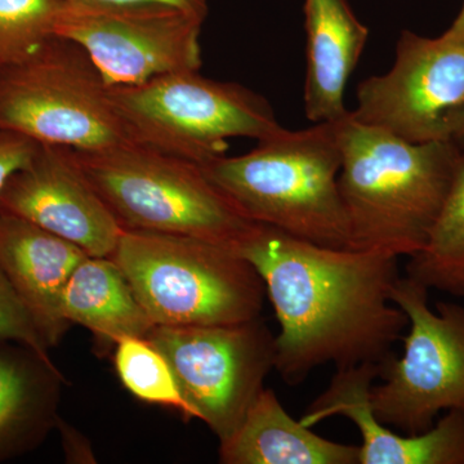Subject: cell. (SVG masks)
I'll return each instance as SVG.
<instances>
[{
	"instance_id": "cell-21",
	"label": "cell",
	"mask_w": 464,
	"mask_h": 464,
	"mask_svg": "<svg viewBox=\"0 0 464 464\" xmlns=\"http://www.w3.org/2000/svg\"><path fill=\"white\" fill-rule=\"evenodd\" d=\"M41 400V383L34 369L0 353V454L12 450L33 429Z\"/></svg>"
},
{
	"instance_id": "cell-22",
	"label": "cell",
	"mask_w": 464,
	"mask_h": 464,
	"mask_svg": "<svg viewBox=\"0 0 464 464\" xmlns=\"http://www.w3.org/2000/svg\"><path fill=\"white\" fill-rule=\"evenodd\" d=\"M0 342H14L20 344L38 357L52 374L60 375L48 353L50 346L43 340L29 311L24 306L23 301L9 283L2 267H0Z\"/></svg>"
},
{
	"instance_id": "cell-4",
	"label": "cell",
	"mask_w": 464,
	"mask_h": 464,
	"mask_svg": "<svg viewBox=\"0 0 464 464\" xmlns=\"http://www.w3.org/2000/svg\"><path fill=\"white\" fill-rule=\"evenodd\" d=\"M109 258L155 325H226L261 316L265 284L234 246L124 230Z\"/></svg>"
},
{
	"instance_id": "cell-2",
	"label": "cell",
	"mask_w": 464,
	"mask_h": 464,
	"mask_svg": "<svg viewBox=\"0 0 464 464\" xmlns=\"http://www.w3.org/2000/svg\"><path fill=\"white\" fill-rule=\"evenodd\" d=\"M338 176L351 249L411 257L429 239L464 164L456 142L411 143L356 121H338Z\"/></svg>"
},
{
	"instance_id": "cell-19",
	"label": "cell",
	"mask_w": 464,
	"mask_h": 464,
	"mask_svg": "<svg viewBox=\"0 0 464 464\" xmlns=\"http://www.w3.org/2000/svg\"><path fill=\"white\" fill-rule=\"evenodd\" d=\"M115 366L125 389L136 398L170 406L185 418H195L183 398L172 369L154 344L146 337H124L116 342Z\"/></svg>"
},
{
	"instance_id": "cell-8",
	"label": "cell",
	"mask_w": 464,
	"mask_h": 464,
	"mask_svg": "<svg viewBox=\"0 0 464 464\" xmlns=\"http://www.w3.org/2000/svg\"><path fill=\"white\" fill-rule=\"evenodd\" d=\"M430 290L400 276L391 299L408 317L401 357L380 365L381 384L372 387L378 420L402 435L431 429L439 414L464 406V304H429Z\"/></svg>"
},
{
	"instance_id": "cell-13",
	"label": "cell",
	"mask_w": 464,
	"mask_h": 464,
	"mask_svg": "<svg viewBox=\"0 0 464 464\" xmlns=\"http://www.w3.org/2000/svg\"><path fill=\"white\" fill-rule=\"evenodd\" d=\"M378 377V364L337 369L299 420L311 429L335 415L347 418L362 435L360 464H464V406L445 411L427 431L402 435L373 413L371 390Z\"/></svg>"
},
{
	"instance_id": "cell-25",
	"label": "cell",
	"mask_w": 464,
	"mask_h": 464,
	"mask_svg": "<svg viewBox=\"0 0 464 464\" xmlns=\"http://www.w3.org/2000/svg\"><path fill=\"white\" fill-rule=\"evenodd\" d=\"M445 34L450 36V38L464 42V5L462 9H460L459 14L454 20L453 25L449 27Z\"/></svg>"
},
{
	"instance_id": "cell-14",
	"label": "cell",
	"mask_w": 464,
	"mask_h": 464,
	"mask_svg": "<svg viewBox=\"0 0 464 464\" xmlns=\"http://www.w3.org/2000/svg\"><path fill=\"white\" fill-rule=\"evenodd\" d=\"M87 253L39 226L0 213V267L50 347L69 323L60 313L63 286Z\"/></svg>"
},
{
	"instance_id": "cell-12",
	"label": "cell",
	"mask_w": 464,
	"mask_h": 464,
	"mask_svg": "<svg viewBox=\"0 0 464 464\" xmlns=\"http://www.w3.org/2000/svg\"><path fill=\"white\" fill-rule=\"evenodd\" d=\"M0 213L69 240L92 257H110L123 234L88 181L72 149L41 145L0 192Z\"/></svg>"
},
{
	"instance_id": "cell-11",
	"label": "cell",
	"mask_w": 464,
	"mask_h": 464,
	"mask_svg": "<svg viewBox=\"0 0 464 464\" xmlns=\"http://www.w3.org/2000/svg\"><path fill=\"white\" fill-rule=\"evenodd\" d=\"M351 116L411 143L453 141L464 114V42L401 33L390 72L357 85Z\"/></svg>"
},
{
	"instance_id": "cell-10",
	"label": "cell",
	"mask_w": 464,
	"mask_h": 464,
	"mask_svg": "<svg viewBox=\"0 0 464 464\" xmlns=\"http://www.w3.org/2000/svg\"><path fill=\"white\" fill-rule=\"evenodd\" d=\"M148 340L166 357L197 420L227 439L275 369V335L261 320L226 325H155Z\"/></svg>"
},
{
	"instance_id": "cell-26",
	"label": "cell",
	"mask_w": 464,
	"mask_h": 464,
	"mask_svg": "<svg viewBox=\"0 0 464 464\" xmlns=\"http://www.w3.org/2000/svg\"><path fill=\"white\" fill-rule=\"evenodd\" d=\"M453 142H456L464 151V114L462 121H460L459 127H458L457 132L454 134Z\"/></svg>"
},
{
	"instance_id": "cell-5",
	"label": "cell",
	"mask_w": 464,
	"mask_h": 464,
	"mask_svg": "<svg viewBox=\"0 0 464 464\" xmlns=\"http://www.w3.org/2000/svg\"><path fill=\"white\" fill-rule=\"evenodd\" d=\"M72 151L123 230L186 235L237 249L255 224L199 164L134 141Z\"/></svg>"
},
{
	"instance_id": "cell-15",
	"label": "cell",
	"mask_w": 464,
	"mask_h": 464,
	"mask_svg": "<svg viewBox=\"0 0 464 464\" xmlns=\"http://www.w3.org/2000/svg\"><path fill=\"white\" fill-rule=\"evenodd\" d=\"M304 111L314 124L337 123L350 112L344 91L364 52L369 30L346 0H304Z\"/></svg>"
},
{
	"instance_id": "cell-18",
	"label": "cell",
	"mask_w": 464,
	"mask_h": 464,
	"mask_svg": "<svg viewBox=\"0 0 464 464\" xmlns=\"http://www.w3.org/2000/svg\"><path fill=\"white\" fill-rule=\"evenodd\" d=\"M405 271L427 289L464 301V164L429 239L409 257Z\"/></svg>"
},
{
	"instance_id": "cell-1",
	"label": "cell",
	"mask_w": 464,
	"mask_h": 464,
	"mask_svg": "<svg viewBox=\"0 0 464 464\" xmlns=\"http://www.w3.org/2000/svg\"><path fill=\"white\" fill-rule=\"evenodd\" d=\"M237 250L273 304L275 369L286 383L326 364L381 365L404 337L408 317L391 299L401 276L396 256L319 246L256 222Z\"/></svg>"
},
{
	"instance_id": "cell-24",
	"label": "cell",
	"mask_w": 464,
	"mask_h": 464,
	"mask_svg": "<svg viewBox=\"0 0 464 464\" xmlns=\"http://www.w3.org/2000/svg\"><path fill=\"white\" fill-rule=\"evenodd\" d=\"M154 2L169 3V5H177L186 9V11L191 12V14H197L203 20H207L208 12V0H154Z\"/></svg>"
},
{
	"instance_id": "cell-9",
	"label": "cell",
	"mask_w": 464,
	"mask_h": 464,
	"mask_svg": "<svg viewBox=\"0 0 464 464\" xmlns=\"http://www.w3.org/2000/svg\"><path fill=\"white\" fill-rule=\"evenodd\" d=\"M206 20L154 0H63L54 35L90 56L109 87L200 70Z\"/></svg>"
},
{
	"instance_id": "cell-3",
	"label": "cell",
	"mask_w": 464,
	"mask_h": 464,
	"mask_svg": "<svg viewBox=\"0 0 464 464\" xmlns=\"http://www.w3.org/2000/svg\"><path fill=\"white\" fill-rule=\"evenodd\" d=\"M341 166L337 121L302 130L283 128L252 151L225 155L203 169L249 221L319 246L351 248L338 186Z\"/></svg>"
},
{
	"instance_id": "cell-16",
	"label": "cell",
	"mask_w": 464,
	"mask_h": 464,
	"mask_svg": "<svg viewBox=\"0 0 464 464\" xmlns=\"http://www.w3.org/2000/svg\"><path fill=\"white\" fill-rule=\"evenodd\" d=\"M225 464H360V445L322 438L295 420L273 390L265 389L237 429L219 441Z\"/></svg>"
},
{
	"instance_id": "cell-23",
	"label": "cell",
	"mask_w": 464,
	"mask_h": 464,
	"mask_svg": "<svg viewBox=\"0 0 464 464\" xmlns=\"http://www.w3.org/2000/svg\"><path fill=\"white\" fill-rule=\"evenodd\" d=\"M39 146L21 134L0 130V192L14 173L30 163Z\"/></svg>"
},
{
	"instance_id": "cell-20",
	"label": "cell",
	"mask_w": 464,
	"mask_h": 464,
	"mask_svg": "<svg viewBox=\"0 0 464 464\" xmlns=\"http://www.w3.org/2000/svg\"><path fill=\"white\" fill-rule=\"evenodd\" d=\"M63 0H0V66L20 63L53 38Z\"/></svg>"
},
{
	"instance_id": "cell-7",
	"label": "cell",
	"mask_w": 464,
	"mask_h": 464,
	"mask_svg": "<svg viewBox=\"0 0 464 464\" xmlns=\"http://www.w3.org/2000/svg\"><path fill=\"white\" fill-rule=\"evenodd\" d=\"M0 130L79 151L133 141L93 61L58 36L25 60L0 66Z\"/></svg>"
},
{
	"instance_id": "cell-17",
	"label": "cell",
	"mask_w": 464,
	"mask_h": 464,
	"mask_svg": "<svg viewBox=\"0 0 464 464\" xmlns=\"http://www.w3.org/2000/svg\"><path fill=\"white\" fill-rule=\"evenodd\" d=\"M61 316L90 329L101 340L148 337L155 324L134 295L118 265L109 257L88 256L63 286Z\"/></svg>"
},
{
	"instance_id": "cell-6",
	"label": "cell",
	"mask_w": 464,
	"mask_h": 464,
	"mask_svg": "<svg viewBox=\"0 0 464 464\" xmlns=\"http://www.w3.org/2000/svg\"><path fill=\"white\" fill-rule=\"evenodd\" d=\"M110 96L134 142L201 167L225 157L228 140L261 141L284 128L264 97L199 70L110 87Z\"/></svg>"
}]
</instances>
